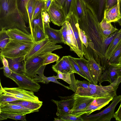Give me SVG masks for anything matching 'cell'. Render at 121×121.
I'll return each mask as SVG.
<instances>
[{"mask_svg": "<svg viewBox=\"0 0 121 121\" xmlns=\"http://www.w3.org/2000/svg\"><path fill=\"white\" fill-rule=\"evenodd\" d=\"M82 15L78 18L79 28L87 37L88 46L84 56L87 60L93 57L101 66L105 68L109 65L105 57L104 36L99 21L91 7L82 0Z\"/></svg>", "mask_w": 121, "mask_h": 121, "instance_id": "obj_1", "label": "cell"}, {"mask_svg": "<svg viewBox=\"0 0 121 121\" xmlns=\"http://www.w3.org/2000/svg\"><path fill=\"white\" fill-rule=\"evenodd\" d=\"M0 29L17 28L30 34L20 14L17 0H0Z\"/></svg>", "mask_w": 121, "mask_h": 121, "instance_id": "obj_2", "label": "cell"}, {"mask_svg": "<svg viewBox=\"0 0 121 121\" xmlns=\"http://www.w3.org/2000/svg\"><path fill=\"white\" fill-rule=\"evenodd\" d=\"M34 43V42L21 41L10 39L0 52V56L12 58L25 56Z\"/></svg>", "mask_w": 121, "mask_h": 121, "instance_id": "obj_3", "label": "cell"}, {"mask_svg": "<svg viewBox=\"0 0 121 121\" xmlns=\"http://www.w3.org/2000/svg\"><path fill=\"white\" fill-rule=\"evenodd\" d=\"M117 89L111 83L107 86L95 85L91 83L88 88L77 87L75 93L81 96L93 97L96 98L114 97L117 95Z\"/></svg>", "mask_w": 121, "mask_h": 121, "instance_id": "obj_4", "label": "cell"}, {"mask_svg": "<svg viewBox=\"0 0 121 121\" xmlns=\"http://www.w3.org/2000/svg\"><path fill=\"white\" fill-rule=\"evenodd\" d=\"M56 44L48 38L34 42L30 50L25 56V61L38 55L48 53L54 50L62 48L61 45H56Z\"/></svg>", "mask_w": 121, "mask_h": 121, "instance_id": "obj_5", "label": "cell"}, {"mask_svg": "<svg viewBox=\"0 0 121 121\" xmlns=\"http://www.w3.org/2000/svg\"><path fill=\"white\" fill-rule=\"evenodd\" d=\"M111 104L107 108L95 114L86 115L82 117L84 121H110L114 118L115 109L118 103L121 101V95H116L113 97Z\"/></svg>", "mask_w": 121, "mask_h": 121, "instance_id": "obj_6", "label": "cell"}, {"mask_svg": "<svg viewBox=\"0 0 121 121\" xmlns=\"http://www.w3.org/2000/svg\"><path fill=\"white\" fill-rule=\"evenodd\" d=\"M48 54L40 55L25 61V75L36 82H39L38 72Z\"/></svg>", "mask_w": 121, "mask_h": 121, "instance_id": "obj_7", "label": "cell"}, {"mask_svg": "<svg viewBox=\"0 0 121 121\" xmlns=\"http://www.w3.org/2000/svg\"><path fill=\"white\" fill-rule=\"evenodd\" d=\"M9 78L13 81L20 89L36 92L40 88L38 82L27 76L25 73L20 74L12 71Z\"/></svg>", "mask_w": 121, "mask_h": 121, "instance_id": "obj_8", "label": "cell"}, {"mask_svg": "<svg viewBox=\"0 0 121 121\" xmlns=\"http://www.w3.org/2000/svg\"><path fill=\"white\" fill-rule=\"evenodd\" d=\"M4 92L2 95H9L18 98L22 100L33 102L41 101L35 95L34 92L27 91L18 87H4ZM0 95V96H1Z\"/></svg>", "mask_w": 121, "mask_h": 121, "instance_id": "obj_9", "label": "cell"}, {"mask_svg": "<svg viewBox=\"0 0 121 121\" xmlns=\"http://www.w3.org/2000/svg\"><path fill=\"white\" fill-rule=\"evenodd\" d=\"M50 21L54 25L62 26L66 17L62 7L52 0L47 11Z\"/></svg>", "mask_w": 121, "mask_h": 121, "instance_id": "obj_10", "label": "cell"}, {"mask_svg": "<svg viewBox=\"0 0 121 121\" xmlns=\"http://www.w3.org/2000/svg\"><path fill=\"white\" fill-rule=\"evenodd\" d=\"M74 101L73 107L70 110V114L81 116L82 112L95 99L92 96L80 95L74 93Z\"/></svg>", "mask_w": 121, "mask_h": 121, "instance_id": "obj_11", "label": "cell"}, {"mask_svg": "<svg viewBox=\"0 0 121 121\" xmlns=\"http://www.w3.org/2000/svg\"><path fill=\"white\" fill-rule=\"evenodd\" d=\"M74 93L71 96H59L61 99L60 100H51L57 106V112L56 114L58 117L65 114H70V111L73 108L74 105Z\"/></svg>", "mask_w": 121, "mask_h": 121, "instance_id": "obj_12", "label": "cell"}, {"mask_svg": "<svg viewBox=\"0 0 121 121\" xmlns=\"http://www.w3.org/2000/svg\"><path fill=\"white\" fill-rule=\"evenodd\" d=\"M66 20L68 21L70 25L76 39L79 49L82 54L83 56L85 53V49L79 36L78 17L73 12L69 11L67 16Z\"/></svg>", "mask_w": 121, "mask_h": 121, "instance_id": "obj_13", "label": "cell"}, {"mask_svg": "<svg viewBox=\"0 0 121 121\" xmlns=\"http://www.w3.org/2000/svg\"><path fill=\"white\" fill-rule=\"evenodd\" d=\"M0 112L22 115L34 112L33 111L20 105L8 102H0Z\"/></svg>", "mask_w": 121, "mask_h": 121, "instance_id": "obj_14", "label": "cell"}, {"mask_svg": "<svg viewBox=\"0 0 121 121\" xmlns=\"http://www.w3.org/2000/svg\"><path fill=\"white\" fill-rule=\"evenodd\" d=\"M113 97L111 96L95 99L82 112L81 116L84 114L86 115H89L95 111L100 110L112 100Z\"/></svg>", "mask_w": 121, "mask_h": 121, "instance_id": "obj_15", "label": "cell"}, {"mask_svg": "<svg viewBox=\"0 0 121 121\" xmlns=\"http://www.w3.org/2000/svg\"><path fill=\"white\" fill-rule=\"evenodd\" d=\"M87 60L88 65L91 77L95 85H97L104 68L93 57L89 58Z\"/></svg>", "mask_w": 121, "mask_h": 121, "instance_id": "obj_16", "label": "cell"}, {"mask_svg": "<svg viewBox=\"0 0 121 121\" xmlns=\"http://www.w3.org/2000/svg\"><path fill=\"white\" fill-rule=\"evenodd\" d=\"M92 8L100 23L103 19L106 0H84Z\"/></svg>", "mask_w": 121, "mask_h": 121, "instance_id": "obj_17", "label": "cell"}, {"mask_svg": "<svg viewBox=\"0 0 121 121\" xmlns=\"http://www.w3.org/2000/svg\"><path fill=\"white\" fill-rule=\"evenodd\" d=\"M52 68L57 73L59 71L62 72L63 71L77 73L71 64L68 56H64L57 61L56 64L52 65Z\"/></svg>", "mask_w": 121, "mask_h": 121, "instance_id": "obj_18", "label": "cell"}, {"mask_svg": "<svg viewBox=\"0 0 121 121\" xmlns=\"http://www.w3.org/2000/svg\"><path fill=\"white\" fill-rule=\"evenodd\" d=\"M7 35L11 39L21 41L33 42L31 34H28L18 29H10L6 30Z\"/></svg>", "mask_w": 121, "mask_h": 121, "instance_id": "obj_19", "label": "cell"}, {"mask_svg": "<svg viewBox=\"0 0 121 121\" xmlns=\"http://www.w3.org/2000/svg\"><path fill=\"white\" fill-rule=\"evenodd\" d=\"M25 56L14 58L6 57L9 63V66L10 69L17 73L22 74L25 73Z\"/></svg>", "mask_w": 121, "mask_h": 121, "instance_id": "obj_20", "label": "cell"}, {"mask_svg": "<svg viewBox=\"0 0 121 121\" xmlns=\"http://www.w3.org/2000/svg\"><path fill=\"white\" fill-rule=\"evenodd\" d=\"M66 21L67 24L66 44L70 47L71 50L75 53L80 58H82L83 57V56L79 49L77 42L72 27L69 22Z\"/></svg>", "mask_w": 121, "mask_h": 121, "instance_id": "obj_21", "label": "cell"}, {"mask_svg": "<svg viewBox=\"0 0 121 121\" xmlns=\"http://www.w3.org/2000/svg\"><path fill=\"white\" fill-rule=\"evenodd\" d=\"M118 77L115 65H110L103 71L99 82L100 85L104 81H108L111 84Z\"/></svg>", "mask_w": 121, "mask_h": 121, "instance_id": "obj_22", "label": "cell"}, {"mask_svg": "<svg viewBox=\"0 0 121 121\" xmlns=\"http://www.w3.org/2000/svg\"><path fill=\"white\" fill-rule=\"evenodd\" d=\"M120 18L117 4L105 11L104 18L108 22H117Z\"/></svg>", "mask_w": 121, "mask_h": 121, "instance_id": "obj_23", "label": "cell"}, {"mask_svg": "<svg viewBox=\"0 0 121 121\" xmlns=\"http://www.w3.org/2000/svg\"><path fill=\"white\" fill-rule=\"evenodd\" d=\"M44 31L48 38L56 44L64 43L61 30L54 29L50 26H44Z\"/></svg>", "mask_w": 121, "mask_h": 121, "instance_id": "obj_24", "label": "cell"}, {"mask_svg": "<svg viewBox=\"0 0 121 121\" xmlns=\"http://www.w3.org/2000/svg\"><path fill=\"white\" fill-rule=\"evenodd\" d=\"M9 102L20 105L33 111L34 112H38L43 104V102L41 101L39 102H33L21 100Z\"/></svg>", "mask_w": 121, "mask_h": 121, "instance_id": "obj_25", "label": "cell"}, {"mask_svg": "<svg viewBox=\"0 0 121 121\" xmlns=\"http://www.w3.org/2000/svg\"><path fill=\"white\" fill-rule=\"evenodd\" d=\"M100 25L104 36V41L111 35L118 30L114 27L111 22H107L104 18L100 22Z\"/></svg>", "mask_w": 121, "mask_h": 121, "instance_id": "obj_26", "label": "cell"}, {"mask_svg": "<svg viewBox=\"0 0 121 121\" xmlns=\"http://www.w3.org/2000/svg\"><path fill=\"white\" fill-rule=\"evenodd\" d=\"M73 58L81 70L87 77L90 80V82L91 83L95 85L91 77L88 66V60L85 59L83 57L82 58Z\"/></svg>", "mask_w": 121, "mask_h": 121, "instance_id": "obj_27", "label": "cell"}, {"mask_svg": "<svg viewBox=\"0 0 121 121\" xmlns=\"http://www.w3.org/2000/svg\"><path fill=\"white\" fill-rule=\"evenodd\" d=\"M121 40V29L118 32L108 46L105 53V57L108 60Z\"/></svg>", "mask_w": 121, "mask_h": 121, "instance_id": "obj_28", "label": "cell"}, {"mask_svg": "<svg viewBox=\"0 0 121 121\" xmlns=\"http://www.w3.org/2000/svg\"><path fill=\"white\" fill-rule=\"evenodd\" d=\"M30 0H17V5L19 12L25 22L29 24V19L27 6Z\"/></svg>", "mask_w": 121, "mask_h": 121, "instance_id": "obj_29", "label": "cell"}, {"mask_svg": "<svg viewBox=\"0 0 121 121\" xmlns=\"http://www.w3.org/2000/svg\"><path fill=\"white\" fill-rule=\"evenodd\" d=\"M121 57V40L108 60L109 65H116L119 63Z\"/></svg>", "mask_w": 121, "mask_h": 121, "instance_id": "obj_30", "label": "cell"}, {"mask_svg": "<svg viewBox=\"0 0 121 121\" xmlns=\"http://www.w3.org/2000/svg\"><path fill=\"white\" fill-rule=\"evenodd\" d=\"M31 34L34 42H38L48 38L44 30L39 26L34 27Z\"/></svg>", "mask_w": 121, "mask_h": 121, "instance_id": "obj_31", "label": "cell"}, {"mask_svg": "<svg viewBox=\"0 0 121 121\" xmlns=\"http://www.w3.org/2000/svg\"><path fill=\"white\" fill-rule=\"evenodd\" d=\"M36 0H30L27 6V10L29 19V28L30 30L31 34L33 29L32 26L33 16Z\"/></svg>", "mask_w": 121, "mask_h": 121, "instance_id": "obj_32", "label": "cell"}, {"mask_svg": "<svg viewBox=\"0 0 121 121\" xmlns=\"http://www.w3.org/2000/svg\"><path fill=\"white\" fill-rule=\"evenodd\" d=\"M6 29L0 31V52L3 50L10 40V39L7 35Z\"/></svg>", "mask_w": 121, "mask_h": 121, "instance_id": "obj_33", "label": "cell"}, {"mask_svg": "<svg viewBox=\"0 0 121 121\" xmlns=\"http://www.w3.org/2000/svg\"><path fill=\"white\" fill-rule=\"evenodd\" d=\"M47 0H37L33 16V20L43 11H44ZM32 20V21H33Z\"/></svg>", "mask_w": 121, "mask_h": 121, "instance_id": "obj_34", "label": "cell"}, {"mask_svg": "<svg viewBox=\"0 0 121 121\" xmlns=\"http://www.w3.org/2000/svg\"><path fill=\"white\" fill-rule=\"evenodd\" d=\"M26 115H22L17 114L0 112V115L4 117L6 119L9 118L16 120L26 121Z\"/></svg>", "mask_w": 121, "mask_h": 121, "instance_id": "obj_35", "label": "cell"}, {"mask_svg": "<svg viewBox=\"0 0 121 121\" xmlns=\"http://www.w3.org/2000/svg\"><path fill=\"white\" fill-rule=\"evenodd\" d=\"M73 73L63 71L62 72L58 71L56 76V79H62L70 85L72 83L71 74Z\"/></svg>", "mask_w": 121, "mask_h": 121, "instance_id": "obj_36", "label": "cell"}, {"mask_svg": "<svg viewBox=\"0 0 121 121\" xmlns=\"http://www.w3.org/2000/svg\"><path fill=\"white\" fill-rule=\"evenodd\" d=\"M68 56L71 64L74 69L77 72V74L80 75L90 82V80L87 77L81 70L74 60L73 57L70 56L69 55Z\"/></svg>", "mask_w": 121, "mask_h": 121, "instance_id": "obj_37", "label": "cell"}, {"mask_svg": "<svg viewBox=\"0 0 121 121\" xmlns=\"http://www.w3.org/2000/svg\"><path fill=\"white\" fill-rule=\"evenodd\" d=\"M62 121H83L81 116H78L70 114H67L58 117Z\"/></svg>", "mask_w": 121, "mask_h": 121, "instance_id": "obj_38", "label": "cell"}, {"mask_svg": "<svg viewBox=\"0 0 121 121\" xmlns=\"http://www.w3.org/2000/svg\"><path fill=\"white\" fill-rule=\"evenodd\" d=\"M59 56L56 54L52 52L49 53L48 54L44 60L43 65H46L55 61H56L59 60Z\"/></svg>", "mask_w": 121, "mask_h": 121, "instance_id": "obj_39", "label": "cell"}, {"mask_svg": "<svg viewBox=\"0 0 121 121\" xmlns=\"http://www.w3.org/2000/svg\"><path fill=\"white\" fill-rule=\"evenodd\" d=\"M57 79L56 78V76L54 75L49 77H47L44 76L43 78L42 83L47 84L50 82H51L60 84L68 90L70 89V88L68 86H66L61 84L59 82Z\"/></svg>", "mask_w": 121, "mask_h": 121, "instance_id": "obj_40", "label": "cell"}, {"mask_svg": "<svg viewBox=\"0 0 121 121\" xmlns=\"http://www.w3.org/2000/svg\"><path fill=\"white\" fill-rule=\"evenodd\" d=\"M42 13V12L33 20L32 22L33 29L35 26H39L44 30V25L43 20Z\"/></svg>", "mask_w": 121, "mask_h": 121, "instance_id": "obj_41", "label": "cell"}, {"mask_svg": "<svg viewBox=\"0 0 121 121\" xmlns=\"http://www.w3.org/2000/svg\"><path fill=\"white\" fill-rule=\"evenodd\" d=\"M78 31L80 39L83 44L85 48V53L86 50L88 47V41L87 37L85 34L84 31L81 29L79 27Z\"/></svg>", "mask_w": 121, "mask_h": 121, "instance_id": "obj_42", "label": "cell"}, {"mask_svg": "<svg viewBox=\"0 0 121 121\" xmlns=\"http://www.w3.org/2000/svg\"><path fill=\"white\" fill-rule=\"evenodd\" d=\"M19 100H21L18 98L10 96L4 95L0 96V102H9Z\"/></svg>", "mask_w": 121, "mask_h": 121, "instance_id": "obj_43", "label": "cell"}, {"mask_svg": "<svg viewBox=\"0 0 121 121\" xmlns=\"http://www.w3.org/2000/svg\"><path fill=\"white\" fill-rule=\"evenodd\" d=\"M60 29L62 35L64 43L66 44L67 31V24L66 20H65L64 23Z\"/></svg>", "mask_w": 121, "mask_h": 121, "instance_id": "obj_44", "label": "cell"}, {"mask_svg": "<svg viewBox=\"0 0 121 121\" xmlns=\"http://www.w3.org/2000/svg\"><path fill=\"white\" fill-rule=\"evenodd\" d=\"M118 31L119 30H118L111 35L105 40L104 42V46L105 51L110 43L117 35Z\"/></svg>", "mask_w": 121, "mask_h": 121, "instance_id": "obj_45", "label": "cell"}, {"mask_svg": "<svg viewBox=\"0 0 121 121\" xmlns=\"http://www.w3.org/2000/svg\"><path fill=\"white\" fill-rule=\"evenodd\" d=\"M42 14L44 26H50L49 23L50 22V20L49 15L47 12L46 11H43Z\"/></svg>", "mask_w": 121, "mask_h": 121, "instance_id": "obj_46", "label": "cell"}, {"mask_svg": "<svg viewBox=\"0 0 121 121\" xmlns=\"http://www.w3.org/2000/svg\"><path fill=\"white\" fill-rule=\"evenodd\" d=\"M72 0H65L63 6V9L66 16L69 11L70 7Z\"/></svg>", "mask_w": 121, "mask_h": 121, "instance_id": "obj_47", "label": "cell"}, {"mask_svg": "<svg viewBox=\"0 0 121 121\" xmlns=\"http://www.w3.org/2000/svg\"><path fill=\"white\" fill-rule=\"evenodd\" d=\"M76 82L77 87H80L85 88H88L90 85L91 83L88 81L85 80L81 81L77 80Z\"/></svg>", "mask_w": 121, "mask_h": 121, "instance_id": "obj_48", "label": "cell"}, {"mask_svg": "<svg viewBox=\"0 0 121 121\" xmlns=\"http://www.w3.org/2000/svg\"><path fill=\"white\" fill-rule=\"evenodd\" d=\"M117 4V0H106L105 10L111 8Z\"/></svg>", "mask_w": 121, "mask_h": 121, "instance_id": "obj_49", "label": "cell"}, {"mask_svg": "<svg viewBox=\"0 0 121 121\" xmlns=\"http://www.w3.org/2000/svg\"><path fill=\"white\" fill-rule=\"evenodd\" d=\"M3 69L4 74L6 77L9 78L12 73V71L9 68V66H4L0 68V69Z\"/></svg>", "mask_w": 121, "mask_h": 121, "instance_id": "obj_50", "label": "cell"}, {"mask_svg": "<svg viewBox=\"0 0 121 121\" xmlns=\"http://www.w3.org/2000/svg\"><path fill=\"white\" fill-rule=\"evenodd\" d=\"M114 118L116 121H121V102L118 108L115 113Z\"/></svg>", "mask_w": 121, "mask_h": 121, "instance_id": "obj_51", "label": "cell"}, {"mask_svg": "<svg viewBox=\"0 0 121 121\" xmlns=\"http://www.w3.org/2000/svg\"><path fill=\"white\" fill-rule=\"evenodd\" d=\"M1 62L4 66H9V63L8 60L4 56H0Z\"/></svg>", "mask_w": 121, "mask_h": 121, "instance_id": "obj_52", "label": "cell"}, {"mask_svg": "<svg viewBox=\"0 0 121 121\" xmlns=\"http://www.w3.org/2000/svg\"><path fill=\"white\" fill-rule=\"evenodd\" d=\"M52 0H47L46 1L44 10L47 11L52 3Z\"/></svg>", "mask_w": 121, "mask_h": 121, "instance_id": "obj_53", "label": "cell"}, {"mask_svg": "<svg viewBox=\"0 0 121 121\" xmlns=\"http://www.w3.org/2000/svg\"><path fill=\"white\" fill-rule=\"evenodd\" d=\"M115 66L118 77H121V66L118 65Z\"/></svg>", "mask_w": 121, "mask_h": 121, "instance_id": "obj_54", "label": "cell"}, {"mask_svg": "<svg viewBox=\"0 0 121 121\" xmlns=\"http://www.w3.org/2000/svg\"><path fill=\"white\" fill-rule=\"evenodd\" d=\"M56 2L60 6L63 7L65 0H55Z\"/></svg>", "mask_w": 121, "mask_h": 121, "instance_id": "obj_55", "label": "cell"}, {"mask_svg": "<svg viewBox=\"0 0 121 121\" xmlns=\"http://www.w3.org/2000/svg\"><path fill=\"white\" fill-rule=\"evenodd\" d=\"M117 4L119 9L120 16L121 18V0H118L117 2Z\"/></svg>", "mask_w": 121, "mask_h": 121, "instance_id": "obj_56", "label": "cell"}, {"mask_svg": "<svg viewBox=\"0 0 121 121\" xmlns=\"http://www.w3.org/2000/svg\"><path fill=\"white\" fill-rule=\"evenodd\" d=\"M4 91V89L2 87L1 83L0 82V95H2L3 94Z\"/></svg>", "mask_w": 121, "mask_h": 121, "instance_id": "obj_57", "label": "cell"}, {"mask_svg": "<svg viewBox=\"0 0 121 121\" xmlns=\"http://www.w3.org/2000/svg\"><path fill=\"white\" fill-rule=\"evenodd\" d=\"M54 121H62V120L58 117L57 118H54Z\"/></svg>", "mask_w": 121, "mask_h": 121, "instance_id": "obj_58", "label": "cell"}, {"mask_svg": "<svg viewBox=\"0 0 121 121\" xmlns=\"http://www.w3.org/2000/svg\"><path fill=\"white\" fill-rule=\"evenodd\" d=\"M119 24L121 26V18L119 19L117 21Z\"/></svg>", "mask_w": 121, "mask_h": 121, "instance_id": "obj_59", "label": "cell"}, {"mask_svg": "<svg viewBox=\"0 0 121 121\" xmlns=\"http://www.w3.org/2000/svg\"><path fill=\"white\" fill-rule=\"evenodd\" d=\"M118 65L121 66V57L119 59V63Z\"/></svg>", "mask_w": 121, "mask_h": 121, "instance_id": "obj_60", "label": "cell"}]
</instances>
